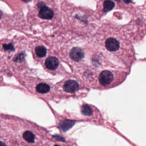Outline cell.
<instances>
[{
  "label": "cell",
  "mask_w": 146,
  "mask_h": 146,
  "mask_svg": "<svg viewBox=\"0 0 146 146\" xmlns=\"http://www.w3.org/2000/svg\"><path fill=\"white\" fill-rule=\"evenodd\" d=\"M23 139L29 143H33L35 140V136L34 133L29 131H25L23 134Z\"/></svg>",
  "instance_id": "cell-8"
},
{
  "label": "cell",
  "mask_w": 146,
  "mask_h": 146,
  "mask_svg": "<svg viewBox=\"0 0 146 146\" xmlns=\"http://www.w3.org/2000/svg\"><path fill=\"white\" fill-rule=\"evenodd\" d=\"M39 16L42 19H50L54 16V12L50 8L47 6H43L39 10Z\"/></svg>",
  "instance_id": "cell-5"
},
{
  "label": "cell",
  "mask_w": 146,
  "mask_h": 146,
  "mask_svg": "<svg viewBox=\"0 0 146 146\" xmlns=\"http://www.w3.org/2000/svg\"><path fill=\"white\" fill-rule=\"evenodd\" d=\"M120 44L121 43L115 37H108L104 42V46L106 50L113 53L117 52L120 50L121 48Z\"/></svg>",
  "instance_id": "cell-2"
},
{
  "label": "cell",
  "mask_w": 146,
  "mask_h": 146,
  "mask_svg": "<svg viewBox=\"0 0 146 146\" xmlns=\"http://www.w3.org/2000/svg\"><path fill=\"white\" fill-rule=\"evenodd\" d=\"M71 121H67V120H66L64 121H63L62 124H61V128L63 129V130H66L67 128H68L69 127H71Z\"/></svg>",
  "instance_id": "cell-12"
},
{
  "label": "cell",
  "mask_w": 146,
  "mask_h": 146,
  "mask_svg": "<svg viewBox=\"0 0 146 146\" xmlns=\"http://www.w3.org/2000/svg\"><path fill=\"white\" fill-rule=\"evenodd\" d=\"M4 49L6 51H13L14 50V48L12 44H5L3 46Z\"/></svg>",
  "instance_id": "cell-13"
},
{
  "label": "cell",
  "mask_w": 146,
  "mask_h": 146,
  "mask_svg": "<svg viewBox=\"0 0 146 146\" xmlns=\"http://www.w3.org/2000/svg\"><path fill=\"white\" fill-rule=\"evenodd\" d=\"M81 112L85 116H91L93 113L92 109L88 105H83L81 107Z\"/></svg>",
  "instance_id": "cell-11"
},
{
  "label": "cell",
  "mask_w": 146,
  "mask_h": 146,
  "mask_svg": "<svg viewBox=\"0 0 146 146\" xmlns=\"http://www.w3.org/2000/svg\"><path fill=\"white\" fill-rule=\"evenodd\" d=\"M59 62L58 59L54 56H50L47 58L45 61L46 67L49 70H55L59 66Z\"/></svg>",
  "instance_id": "cell-6"
},
{
  "label": "cell",
  "mask_w": 146,
  "mask_h": 146,
  "mask_svg": "<svg viewBox=\"0 0 146 146\" xmlns=\"http://www.w3.org/2000/svg\"><path fill=\"white\" fill-rule=\"evenodd\" d=\"M70 56L74 61L79 62L84 57V52L80 47H74L70 50Z\"/></svg>",
  "instance_id": "cell-3"
},
{
  "label": "cell",
  "mask_w": 146,
  "mask_h": 146,
  "mask_svg": "<svg viewBox=\"0 0 146 146\" xmlns=\"http://www.w3.org/2000/svg\"><path fill=\"white\" fill-rule=\"evenodd\" d=\"M36 91L39 93L44 94L48 92L50 90V87L46 83H40L38 84L36 87Z\"/></svg>",
  "instance_id": "cell-7"
},
{
  "label": "cell",
  "mask_w": 146,
  "mask_h": 146,
  "mask_svg": "<svg viewBox=\"0 0 146 146\" xmlns=\"http://www.w3.org/2000/svg\"><path fill=\"white\" fill-rule=\"evenodd\" d=\"M115 74L110 70H104L99 75V82L103 87H108L112 85L115 80Z\"/></svg>",
  "instance_id": "cell-1"
},
{
  "label": "cell",
  "mask_w": 146,
  "mask_h": 146,
  "mask_svg": "<svg viewBox=\"0 0 146 146\" xmlns=\"http://www.w3.org/2000/svg\"><path fill=\"white\" fill-rule=\"evenodd\" d=\"M80 88L78 82L74 80H68L63 85V90L68 93H74Z\"/></svg>",
  "instance_id": "cell-4"
},
{
  "label": "cell",
  "mask_w": 146,
  "mask_h": 146,
  "mask_svg": "<svg viewBox=\"0 0 146 146\" xmlns=\"http://www.w3.org/2000/svg\"><path fill=\"white\" fill-rule=\"evenodd\" d=\"M115 6V3L111 0H106L103 3V11L108 12L111 10Z\"/></svg>",
  "instance_id": "cell-9"
},
{
  "label": "cell",
  "mask_w": 146,
  "mask_h": 146,
  "mask_svg": "<svg viewBox=\"0 0 146 146\" xmlns=\"http://www.w3.org/2000/svg\"><path fill=\"white\" fill-rule=\"evenodd\" d=\"M2 12H1V11L0 10V19H1V17H2Z\"/></svg>",
  "instance_id": "cell-14"
},
{
  "label": "cell",
  "mask_w": 146,
  "mask_h": 146,
  "mask_svg": "<svg viewBox=\"0 0 146 146\" xmlns=\"http://www.w3.org/2000/svg\"><path fill=\"white\" fill-rule=\"evenodd\" d=\"M35 53L38 56L42 58L46 55L47 53V50L44 46H39L35 48Z\"/></svg>",
  "instance_id": "cell-10"
}]
</instances>
